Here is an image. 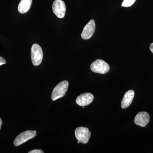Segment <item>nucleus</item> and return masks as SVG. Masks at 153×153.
<instances>
[{"label":"nucleus","instance_id":"1","mask_svg":"<svg viewBox=\"0 0 153 153\" xmlns=\"http://www.w3.org/2000/svg\"><path fill=\"white\" fill-rule=\"evenodd\" d=\"M68 81L64 80L56 85L52 91L51 96L52 100L55 101L64 96L68 90Z\"/></svg>","mask_w":153,"mask_h":153},{"label":"nucleus","instance_id":"2","mask_svg":"<svg viewBox=\"0 0 153 153\" xmlns=\"http://www.w3.org/2000/svg\"><path fill=\"white\" fill-rule=\"evenodd\" d=\"M31 59L34 66L40 65L43 58V52L41 47L38 44H34L31 50Z\"/></svg>","mask_w":153,"mask_h":153},{"label":"nucleus","instance_id":"3","mask_svg":"<svg viewBox=\"0 0 153 153\" xmlns=\"http://www.w3.org/2000/svg\"><path fill=\"white\" fill-rule=\"evenodd\" d=\"M91 70L95 73L104 74L109 71V65L104 60L98 59L92 63L90 66Z\"/></svg>","mask_w":153,"mask_h":153},{"label":"nucleus","instance_id":"4","mask_svg":"<svg viewBox=\"0 0 153 153\" xmlns=\"http://www.w3.org/2000/svg\"><path fill=\"white\" fill-rule=\"evenodd\" d=\"M75 135L76 139L79 143L86 144L89 141L91 133L87 128L79 127L75 130Z\"/></svg>","mask_w":153,"mask_h":153},{"label":"nucleus","instance_id":"5","mask_svg":"<svg viewBox=\"0 0 153 153\" xmlns=\"http://www.w3.org/2000/svg\"><path fill=\"white\" fill-rule=\"evenodd\" d=\"M36 135V131H27L19 134L15 139L14 145L16 146H18L22 145L31 139L35 137Z\"/></svg>","mask_w":153,"mask_h":153},{"label":"nucleus","instance_id":"6","mask_svg":"<svg viewBox=\"0 0 153 153\" xmlns=\"http://www.w3.org/2000/svg\"><path fill=\"white\" fill-rule=\"evenodd\" d=\"M66 6L62 0H55L52 4V10L56 16L59 19L65 17L66 12Z\"/></svg>","mask_w":153,"mask_h":153},{"label":"nucleus","instance_id":"7","mask_svg":"<svg viewBox=\"0 0 153 153\" xmlns=\"http://www.w3.org/2000/svg\"><path fill=\"white\" fill-rule=\"evenodd\" d=\"M95 23L94 20H91L83 28L81 37L84 40L90 39L95 32Z\"/></svg>","mask_w":153,"mask_h":153},{"label":"nucleus","instance_id":"8","mask_svg":"<svg viewBox=\"0 0 153 153\" xmlns=\"http://www.w3.org/2000/svg\"><path fill=\"white\" fill-rule=\"evenodd\" d=\"M149 115L146 111H142L138 113L134 118V123L137 125L144 127L150 121Z\"/></svg>","mask_w":153,"mask_h":153},{"label":"nucleus","instance_id":"9","mask_svg":"<svg viewBox=\"0 0 153 153\" xmlns=\"http://www.w3.org/2000/svg\"><path fill=\"white\" fill-rule=\"evenodd\" d=\"M94 96L92 94L85 93L79 96L76 98V102L79 106H85L93 102Z\"/></svg>","mask_w":153,"mask_h":153},{"label":"nucleus","instance_id":"10","mask_svg":"<svg viewBox=\"0 0 153 153\" xmlns=\"http://www.w3.org/2000/svg\"><path fill=\"white\" fill-rule=\"evenodd\" d=\"M134 94V91L132 90L128 91L126 92L121 102L122 108L124 109L130 105L133 100Z\"/></svg>","mask_w":153,"mask_h":153},{"label":"nucleus","instance_id":"11","mask_svg":"<svg viewBox=\"0 0 153 153\" xmlns=\"http://www.w3.org/2000/svg\"><path fill=\"white\" fill-rule=\"evenodd\" d=\"M33 0H21L18 6V10L22 14H25L30 10Z\"/></svg>","mask_w":153,"mask_h":153},{"label":"nucleus","instance_id":"12","mask_svg":"<svg viewBox=\"0 0 153 153\" xmlns=\"http://www.w3.org/2000/svg\"><path fill=\"white\" fill-rule=\"evenodd\" d=\"M136 0H123L122 6L123 7H130L135 2Z\"/></svg>","mask_w":153,"mask_h":153},{"label":"nucleus","instance_id":"13","mask_svg":"<svg viewBox=\"0 0 153 153\" xmlns=\"http://www.w3.org/2000/svg\"><path fill=\"white\" fill-rule=\"evenodd\" d=\"M29 153H44V152L41 150L36 149L30 151Z\"/></svg>","mask_w":153,"mask_h":153},{"label":"nucleus","instance_id":"14","mask_svg":"<svg viewBox=\"0 0 153 153\" xmlns=\"http://www.w3.org/2000/svg\"><path fill=\"white\" fill-rule=\"evenodd\" d=\"M6 63L7 62L5 59H4L2 57H0V66L3 64H6Z\"/></svg>","mask_w":153,"mask_h":153},{"label":"nucleus","instance_id":"15","mask_svg":"<svg viewBox=\"0 0 153 153\" xmlns=\"http://www.w3.org/2000/svg\"><path fill=\"white\" fill-rule=\"evenodd\" d=\"M150 49L153 54V43L151 44L150 46Z\"/></svg>","mask_w":153,"mask_h":153},{"label":"nucleus","instance_id":"16","mask_svg":"<svg viewBox=\"0 0 153 153\" xmlns=\"http://www.w3.org/2000/svg\"><path fill=\"white\" fill-rule=\"evenodd\" d=\"M2 124V122L1 120V118H0V129H1Z\"/></svg>","mask_w":153,"mask_h":153}]
</instances>
